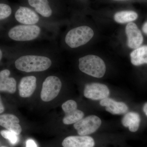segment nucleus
Listing matches in <instances>:
<instances>
[{"instance_id": "f257e3e1", "label": "nucleus", "mask_w": 147, "mask_h": 147, "mask_svg": "<svg viewBox=\"0 0 147 147\" xmlns=\"http://www.w3.org/2000/svg\"><path fill=\"white\" fill-rule=\"evenodd\" d=\"M50 58L43 56L27 55L21 56L15 62L16 68L26 72L45 71L52 65Z\"/></svg>"}, {"instance_id": "f03ea898", "label": "nucleus", "mask_w": 147, "mask_h": 147, "mask_svg": "<svg viewBox=\"0 0 147 147\" xmlns=\"http://www.w3.org/2000/svg\"><path fill=\"white\" fill-rule=\"evenodd\" d=\"M79 67L83 73L97 78H102L106 71V66L101 58L94 55L84 56L79 59Z\"/></svg>"}, {"instance_id": "7ed1b4c3", "label": "nucleus", "mask_w": 147, "mask_h": 147, "mask_svg": "<svg viewBox=\"0 0 147 147\" xmlns=\"http://www.w3.org/2000/svg\"><path fill=\"white\" fill-rule=\"evenodd\" d=\"M94 34L93 30L87 26H81L70 30L67 34L65 42L71 48H77L89 42Z\"/></svg>"}, {"instance_id": "20e7f679", "label": "nucleus", "mask_w": 147, "mask_h": 147, "mask_svg": "<svg viewBox=\"0 0 147 147\" xmlns=\"http://www.w3.org/2000/svg\"><path fill=\"white\" fill-rule=\"evenodd\" d=\"M41 32L37 25H19L11 28L8 32L9 38L13 40L25 42L36 39Z\"/></svg>"}, {"instance_id": "39448f33", "label": "nucleus", "mask_w": 147, "mask_h": 147, "mask_svg": "<svg viewBox=\"0 0 147 147\" xmlns=\"http://www.w3.org/2000/svg\"><path fill=\"white\" fill-rule=\"evenodd\" d=\"M62 83L57 76H50L47 77L42 85L40 98L45 102H49L55 99L59 93Z\"/></svg>"}, {"instance_id": "423d86ee", "label": "nucleus", "mask_w": 147, "mask_h": 147, "mask_svg": "<svg viewBox=\"0 0 147 147\" xmlns=\"http://www.w3.org/2000/svg\"><path fill=\"white\" fill-rule=\"evenodd\" d=\"M102 121L100 118L91 115L83 118L74 124V127L80 136H87L93 134L100 127Z\"/></svg>"}, {"instance_id": "0eeeda50", "label": "nucleus", "mask_w": 147, "mask_h": 147, "mask_svg": "<svg viewBox=\"0 0 147 147\" xmlns=\"http://www.w3.org/2000/svg\"><path fill=\"white\" fill-rule=\"evenodd\" d=\"M62 108L65 114L63 122L65 125H71L79 121L84 118V113L77 109L76 101L67 100L62 105Z\"/></svg>"}, {"instance_id": "6e6552de", "label": "nucleus", "mask_w": 147, "mask_h": 147, "mask_svg": "<svg viewBox=\"0 0 147 147\" xmlns=\"http://www.w3.org/2000/svg\"><path fill=\"white\" fill-rule=\"evenodd\" d=\"M110 91L107 86L98 83H93L86 85L84 88L85 97L92 100H101L108 98Z\"/></svg>"}, {"instance_id": "1a4fd4ad", "label": "nucleus", "mask_w": 147, "mask_h": 147, "mask_svg": "<svg viewBox=\"0 0 147 147\" xmlns=\"http://www.w3.org/2000/svg\"><path fill=\"white\" fill-rule=\"evenodd\" d=\"M125 32L127 37V45L129 47L135 49L142 45L144 38L136 24L132 22L129 23L125 28Z\"/></svg>"}, {"instance_id": "9d476101", "label": "nucleus", "mask_w": 147, "mask_h": 147, "mask_svg": "<svg viewBox=\"0 0 147 147\" xmlns=\"http://www.w3.org/2000/svg\"><path fill=\"white\" fill-rule=\"evenodd\" d=\"M16 21L23 25H36L39 21L37 14L30 8L20 7L15 14Z\"/></svg>"}, {"instance_id": "9b49d317", "label": "nucleus", "mask_w": 147, "mask_h": 147, "mask_svg": "<svg viewBox=\"0 0 147 147\" xmlns=\"http://www.w3.org/2000/svg\"><path fill=\"white\" fill-rule=\"evenodd\" d=\"M63 147H94V139L87 136H71L64 139L62 144Z\"/></svg>"}, {"instance_id": "f8f14e48", "label": "nucleus", "mask_w": 147, "mask_h": 147, "mask_svg": "<svg viewBox=\"0 0 147 147\" xmlns=\"http://www.w3.org/2000/svg\"><path fill=\"white\" fill-rule=\"evenodd\" d=\"M100 104L105 107L107 112L114 115H123L128 110V106L125 102L117 101L110 98L100 100Z\"/></svg>"}, {"instance_id": "ddd939ff", "label": "nucleus", "mask_w": 147, "mask_h": 147, "mask_svg": "<svg viewBox=\"0 0 147 147\" xmlns=\"http://www.w3.org/2000/svg\"><path fill=\"white\" fill-rule=\"evenodd\" d=\"M36 87V78L34 76L23 77L18 85L19 95L21 97H30L34 92Z\"/></svg>"}, {"instance_id": "4468645a", "label": "nucleus", "mask_w": 147, "mask_h": 147, "mask_svg": "<svg viewBox=\"0 0 147 147\" xmlns=\"http://www.w3.org/2000/svg\"><path fill=\"white\" fill-rule=\"evenodd\" d=\"M19 119L16 116L11 114L0 115V125L7 130L13 131L17 135L21 134L22 128L19 123Z\"/></svg>"}, {"instance_id": "2eb2a0df", "label": "nucleus", "mask_w": 147, "mask_h": 147, "mask_svg": "<svg viewBox=\"0 0 147 147\" xmlns=\"http://www.w3.org/2000/svg\"><path fill=\"white\" fill-rule=\"evenodd\" d=\"M10 71L7 69L0 71V91L13 94L16 92V82L15 79L9 77Z\"/></svg>"}, {"instance_id": "dca6fc26", "label": "nucleus", "mask_w": 147, "mask_h": 147, "mask_svg": "<svg viewBox=\"0 0 147 147\" xmlns=\"http://www.w3.org/2000/svg\"><path fill=\"white\" fill-rule=\"evenodd\" d=\"M141 122V117L138 113L135 112H129L121 120L123 126L128 127L129 130L132 132H136L139 129Z\"/></svg>"}, {"instance_id": "f3484780", "label": "nucleus", "mask_w": 147, "mask_h": 147, "mask_svg": "<svg viewBox=\"0 0 147 147\" xmlns=\"http://www.w3.org/2000/svg\"><path fill=\"white\" fill-rule=\"evenodd\" d=\"M28 1L29 5L43 17L48 18L52 15L53 11L48 0H28Z\"/></svg>"}, {"instance_id": "a211bd4d", "label": "nucleus", "mask_w": 147, "mask_h": 147, "mask_svg": "<svg viewBox=\"0 0 147 147\" xmlns=\"http://www.w3.org/2000/svg\"><path fill=\"white\" fill-rule=\"evenodd\" d=\"M131 63L135 66L147 64V45L140 46L130 54Z\"/></svg>"}, {"instance_id": "6ab92c4d", "label": "nucleus", "mask_w": 147, "mask_h": 147, "mask_svg": "<svg viewBox=\"0 0 147 147\" xmlns=\"http://www.w3.org/2000/svg\"><path fill=\"white\" fill-rule=\"evenodd\" d=\"M138 14L133 11H122L115 14L114 19L119 24L130 23L138 18Z\"/></svg>"}, {"instance_id": "aec40b11", "label": "nucleus", "mask_w": 147, "mask_h": 147, "mask_svg": "<svg viewBox=\"0 0 147 147\" xmlns=\"http://www.w3.org/2000/svg\"><path fill=\"white\" fill-rule=\"evenodd\" d=\"M1 135L4 138L8 139L9 142L12 145L16 144L18 142V137L17 134L8 130H2L0 132Z\"/></svg>"}, {"instance_id": "412c9836", "label": "nucleus", "mask_w": 147, "mask_h": 147, "mask_svg": "<svg viewBox=\"0 0 147 147\" xmlns=\"http://www.w3.org/2000/svg\"><path fill=\"white\" fill-rule=\"evenodd\" d=\"M11 13V9L8 5L0 3V20L8 18Z\"/></svg>"}, {"instance_id": "4be33fe9", "label": "nucleus", "mask_w": 147, "mask_h": 147, "mask_svg": "<svg viewBox=\"0 0 147 147\" xmlns=\"http://www.w3.org/2000/svg\"><path fill=\"white\" fill-rule=\"evenodd\" d=\"M26 147H37V145L33 140L29 139L26 142Z\"/></svg>"}, {"instance_id": "5701e85b", "label": "nucleus", "mask_w": 147, "mask_h": 147, "mask_svg": "<svg viewBox=\"0 0 147 147\" xmlns=\"http://www.w3.org/2000/svg\"><path fill=\"white\" fill-rule=\"evenodd\" d=\"M5 108L3 105L1 99V96H0V114L3 113L4 111Z\"/></svg>"}, {"instance_id": "b1692460", "label": "nucleus", "mask_w": 147, "mask_h": 147, "mask_svg": "<svg viewBox=\"0 0 147 147\" xmlns=\"http://www.w3.org/2000/svg\"><path fill=\"white\" fill-rule=\"evenodd\" d=\"M142 30L144 33L147 34V21L143 25L142 27Z\"/></svg>"}, {"instance_id": "393cba45", "label": "nucleus", "mask_w": 147, "mask_h": 147, "mask_svg": "<svg viewBox=\"0 0 147 147\" xmlns=\"http://www.w3.org/2000/svg\"><path fill=\"white\" fill-rule=\"evenodd\" d=\"M143 110H144V113L147 116V102H146L144 105V107H143Z\"/></svg>"}, {"instance_id": "a878e982", "label": "nucleus", "mask_w": 147, "mask_h": 147, "mask_svg": "<svg viewBox=\"0 0 147 147\" xmlns=\"http://www.w3.org/2000/svg\"><path fill=\"white\" fill-rule=\"evenodd\" d=\"M3 57V53L2 52L1 50L0 49V61L1 60L2 58Z\"/></svg>"}, {"instance_id": "bb28decb", "label": "nucleus", "mask_w": 147, "mask_h": 147, "mask_svg": "<svg viewBox=\"0 0 147 147\" xmlns=\"http://www.w3.org/2000/svg\"><path fill=\"white\" fill-rule=\"evenodd\" d=\"M1 147H5V146H1Z\"/></svg>"}, {"instance_id": "cd10ccee", "label": "nucleus", "mask_w": 147, "mask_h": 147, "mask_svg": "<svg viewBox=\"0 0 147 147\" xmlns=\"http://www.w3.org/2000/svg\"><path fill=\"white\" fill-rule=\"evenodd\" d=\"M117 1H120V0H117Z\"/></svg>"}]
</instances>
